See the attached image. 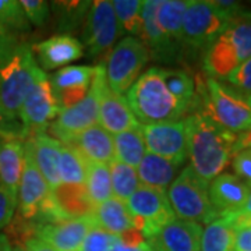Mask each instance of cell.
I'll list each match as a JSON object with an SVG mask.
<instances>
[{"label": "cell", "mask_w": 251, "mask_h": 251, "mask_svg": "<svg viewBox=\"0 0 251 251\" xmlns=\"http://www.w3.org/2000/svg\"><path fill=\"white\" fill-rule=\"evenodd\" d=\"M190 166L201 179L211 183L234 156L236 137L214 119L193 112L184 119Z\"/></svg>", "instance_id": "1"}, {"label": "cell", "mask_w": 251, "mask_h": 251, "mask_svg": "<svg viewBox=\"0 0 251 251\" xmlns=\"http://www.w3.org/2000/svg\"><path fill=\"white\" fill-rule=\"evenodd\" d=\"M127 102L141 125L177 122L186 115L162 80L159 67L143 73L127 91Z\"/></svg>", "instance_id": "2"}, {"label": "cell", "mask_w": 251, "mask_h": 251, "mask_svg": "<svg viewBox=\"0 0 251 251\" xmlns=\"http://www.w3.org/2000/svg\"><path fill=\"white\" fill-rule=\"evenodd\" d=\"M251 57V13L240 11L204 52L202 67L209 78L225 80Z\"/></svg>", "instance_id": "3"}, {"label": "cell", "mask_w": 251, "mask_h": 251, "mask_svg": "<svg viewBox=\"0 0 251 251\" xmlns=\"http://www.w3.org/2000/svg\"><path fill=\"white\" fill-rule=\"evenodd\" d=\"M240 11L236 1L190 0L183 18V48L205 52Z\"/></svg>", "instance_id": "4"}, {"label": "cell", "mask_w": 251, "mask_h": 251, "mask_svg": "<svg viewBox=\"0 0 251 251\" xmlns=\"http://www.w3.org/2000/svg\"><path fill=\"white\" fill-rule=\"evenodd\" d=\"M45 74L36 62L32 48L20 44L11 59L0 67V109L18 120L28 92Z\"/></svg>", "instance_id": "5"}, {"label": "cell", "mask_w": 251, "mask_h": 251, "mask_svg": "<svg viewBox=\"0 0 251 251\" xmlns=\"http://www.w3.org/2000/svg\"><path fill=\"white\" fill-rule=\"evenodd\" d=\"M196 112L205 113L234 134L251 128V97L226 81L206 78L202 108Z\"/></svg>", "instance_id": "6"}, {"label": "cell", "mask_w": 251, "mask_h": 251, "mask_svg": "<svg viewBox=\"0 0 251 251\" xmlns=\"http://www.w3.org/2000/svg\"><path fill=\"white\" fill-rule=\"evenodd\" d=\"M168 198L177 219L209 225L221 218L209 200V183L188 165L173 180Z\"/></svg>", "instance_id": "7"}, {"label": "cell", "mask_w": 251, "mask_h": 251, "mask_svg": "<svg viewBox=\"0 0 251 251\" xmlns=\"http://www.w3.org/2000/svg\"><path fill=\"white\" fill-rule=\"evenodd\" d=\"M18 216L38 226L54 224L56 212L52 190L38 171L24 141V168L17 194Z\"/></svg>", "instance_id": "8"}, {"label": "cell", "mask_w": 251, "mask_h": 251, "mask_svg": "<svg viewBox=\"0 0 251 251\" xmlns=\"http://www.w3.org/2000/svg\"><path fill=\"white\" fill-rule=\"evenodd\" d=\"M108 88L106 72L103 64L95 66V75L91 82L90 91L85 98L72 108L64 109L50 125V133L60 143L69 141L72 137L80 134L99 122V108L103 92Z\"/></svg>", "instance_id": "9"}, {"label": "cell", "mask_w": 251, "mask_h": 251, "mask_svg": "<svg viewBox=\"0 0 251 251\" xmlns=\"http://www.w3.org/2000/svg\"><path fill=\"white\" fill-rule=\"evenodd\" d=\"M151 57L141 38L125 36L106 56V81L113 92L123 95L138 80L140 73Z\"/></svg>", "instance_id": "10"}, {"label": "cell", "mask_w": 251, "mask_h": 251, "mask_svg": "<svg viewBox=\"0 0 251 251\" xmlns=\"http://www.w3.org/2000/svg\"><path fill=\"white\" fill-rule=\"evenodd\" d=\"M123 29L119 24L112 1L97 0L91 7L84 21V46L91 59H100L108 56L112 48L116 45Z\"/></svg>", "instance_id": "11"}, {"label": "cell", "mask_w": 251, "mask_h": 251, "mask_svg": "<svg viewBox=\"0 0 251 251\" xmlns=\"http://www.w3.org/2000/svg\"><path fill=\"white\" fill-rule=\"evenodd\" d=\"M127 206L134 218V227L143 233L145 240L176 219L168 193L156 188L140 186L128 198Z\"/></svg>", "instance_id": "12"}, {"label": "cell", "mask_w": 251, "mask_h": 251, "mask_svg": "<svg viewBox=\"0 0 251 251\" xmlns=\"http://www.w3.org/2000/svg\"><path fill=\"white\" fill-rule=\"evenodd\" d=\"M59 113L60 108L54 98L50 80L48 74H45L42 78L36 81L21 106L18 119L24 127L27 140L35 135L45 134Z\"/></svg>", "instance_id": "13"}, {"label": "cell", "mask_w": 251, "mask_h": 251, "mask_svg": "<svg viewBox=\"0 0 251 251\" xmlns=\"http://www.w3.org/2000/svg\"><path fill=\"white\" fill-rule=\"evenodd\" d=\"M147 152L155 153L181 166L188 158L187 131L184 120L143 125Z\"/></svg>", "instance_id": "14"}, {"label": "cell", "mask_w": 251, "mask_h": 251, "mask_svg": "<svg viewBox=\"0 0 251 251\" xmlns=\"http://www.w3.org/2000/svg\"><path fill=\"white\" fill-rule=\"evenodd\" d=\"M159 0H145L143 6V29L141 39L148 48L151 57L161 63H175L179 59L183 48L172 41L161 28L156 20V9Z\"/></svg>", "instance_id": "15"}, {"label": "cell", "mask_w": 251, "mask_h": 251, "mask_svg": "<svg viewBox=\"0 0 251 251\" xmlns=\"http://www.w3.org/2000/svg\"><path fill=\"white\" fill-rule=\"evenodd\" d=\"M201 236V225L176 218L147 239V243L151 251H200Z\"/></svg>", "instance_id": "16"}, {"label": "cell", "mask_w": 251, "mask_h": 251, "mask_svg": "<svg viewBox=\"0 0 251 251\" xmlns=\"http://www.w3.org/2000/svg\"><path fill=\"white\" fill-rule=\"evenodd\" d=\"M97 226L95 216H85L60 224L38 226L36 236L49 243L57 251H78L92 227Z\"/></svg>", "instance_id": "17"}, {"label": "cell", "mask_w": 251, "mask_h": 251, "mask_svg": "<svg viewBox=\"0 0 251 251\" xmlns=\"http://www.w3.org/2000/svg\"><path fill=\"white\" fill-rule=\"evenodd\" d=\"M250 193L251 188L232 173H221L209 183V200L219 216L239 212Z\"/></svg>", "instance_id": "18"}, {"label": "cell", "mask_w": 251, "mask_h": 251, "mask_svg": "<svg viewBox=\"0 0 251 251\" xmlns=\"http://www.w3.org/2000/svg\"><path fill=\"white\" fill-rule=\"evenodd\" d=\"M36 62L44 70H53L57 67L75 62L84 54V45L69 34L54 35L42 42L31 46Z\"/></svg>", "instance_id": "19"}, {"label": "cell", "mask_w": 251, "mask_h": 251, "mask_svg": "<svg viewBox=\"0 0 251 251\" xmlns=\"http://www.w3.org/2000/svg\"><path fill=\"white\" fill-rule=\"evenodd\" d=\"M25 145L50 190L59 187L62 184L59 166L63 144L50 135L39 134L25 140Z\"/></svg>", "instance_id": "20"}, {"label": "cell", "mask_w": 251, "mask_h": 251, "mask_svg": "<svg viewBox=\"0 0 251 251\" xmlns=\"http://www.w3.org/2000/svg\"><path fill=\"white\" fill-rule=\"evenodd\" d=\"M63 144L75 148L90 162L110 165L112 162L116 161L113 135L99 125L92 126Z\"/></svg>", "instance_id": "21"}, {"label": "cell", "mask_w": 251, "mask_h": 251, "mask_svg": "<svg viewBox=\"0 0 251 251\" xmlns=\"http://www.w3.org/2000/svg\"><path fill=\"white\" fill-rule=\"evenodd\" d=\"M141 123L137 120L128 102L123 95L116 94L110 88H106L100 100L99 108V126L103 127L110 134H120L131 130Z\"/></svg>", "instance_id": "22"}, {"label": "cell", "mask_w": 251, "mask_h": 251, "mask_svg": "<svg viewBox=\"0 0 251 251\" xmlns=\"http://www.w3.org/2000/svg\"><path fill=\"white\" fill-rule=\"evenodd\" d=\"M56 214L59 224L95 214L97 205L92 202L85 186L78 184H60L52 190Z\"/></svg>", "instance_id": "23"}, {"label": "cell", "mask_w": 251, "mask_h": 251, "mask_svg": "<svg viewBox=\"0 0 251 251\" xmlns=\"http://www.w3.org/2000/svg\"><path fill=\"white\" fill-rule=\"evenodd\" d=\"M24 168V141H0V187L17 196Z\"/></svg>", "instance_id": "24"}, {"label": "cell", "mask_w": 251, "mask_h": 251, "mask_svg": "<svg viewBox=\"0 0 251 251\" xmlns=\"http://www.w3.org/2000/svg\"><path fill=\"white\" fill-rule=\"evenodd\" d=\"M180 168L181 166L176 165L175 162L165 159L155 153L147 152L137 168V175L141 186L166 191L171 187Z\"/></svg>", "instance_id": "25"}, {"label": "cell", "mask_w": 251, "mask_h": 251, "mask_svg": "<svg viewBox=\"0 0 251 251\" xmlns=\"http://www.w3.org/2000/svg\"><path fill=\"white\" fill-rule=\"evenodd\" d=\"M94 216L97 226L115 236L125 233L126 230L135 229L134 218L127 206V202L119 198L112 197L108 201L99 204Z\"/></svg>", "instance_id": "26"}, {"label": "cell", "mask_w": 251, "mask_h": 251, "mask_svg": "<svg viewBox=\"0 0 251 251\" xmlns=\"http://www.w3.org/2000/svg\"><path fill=\"white\" fill-rule=\"evenodd\" d=\"M237 227L229 216H221L202 229L200 251H234Z\"/></svg>", "instance_id": "27"}, {"label": "cell", "mask_w": 251, "mask_h": 251, "mask_svg": "<svg viewBox=\"0 0 251 251\" xmlns=\"http://www.w3.org/2000/svg\"><path fill=\"white\" fill-rule=\"evenodd\" d=\"M113 145L116 159L131 168H138L147 153V147L144 141L143 125L137 126L131 130L113 135Z\"/></svg>", "instance_id": "28"}, {"label": "cell", "mask_w": 251, "mask_h": 251, "mask_svg": "<svg viewBox=\"0 0 251 251\" xmlns=\"http://www.w3.org/2000/svg\"><path fill=\"white\" fill-rule=\"evenodd\" d=\"M190 0H159L156 20L166 35L176 44L183 46V18Z\"/></svg>", "instance_id": "29"}, {"label": "cell", "mask_w": 251, "mask_h": 251, "mask_svg": "<svg viewBox=\"0 0 251 251\" xmlns=\"http://www.w3.org/2000/svg\"><path fill=\"white\" fill-rule=\"evenodd\" d=\"M159 73L168 91L187 113L196 103V82L193 77L180 69H159Z\"/></svg>", "instance_id": "30"}, {"label": "cell", "mask_w": 251, "mask_h": 251, "mask_svg": "<svg viewBox=\"0 0 251 251\" xmlns=\"http://www.w3.org/2000/svg\"><path fill=\"white\" fill-rule=\"evenodd\" d=\"M85 188L88 191V196L92 200V202L97 206L113 197L110 166L105 163L87 162Z\"/></svg>", "instance_id": "31"}, {"label": "cell", "mask_w": 251, "mask_h": 251, "mask_svg": "<svg viewBox=\"0 0 251 251\" xmlns=\"http://www.w3.org/2000/svg\"><path fill=\"white\" fill-rule=\"evenodd\" d=\"M95 75V66H67L54 73L49 78L53 92L66 90H90Z\"/></svg>", "instance_id": "32"}, {"label": "cell", "mask_w": 251, "mask_h": 251, "mask_svg": "<svg viewBox=\"0 0 251 251\" xmlns=\"http://www.w3.org/2000/svg\"><path fill=\"white\" fill-rule=\"evenodd\" d=\"M87 162L88 161L75 148L63 144L62 153H60V166H59L62 184L85 186Z\"/></svg>", "instance_id": "33"}, {"label": "cell", "mask_w": 251, "mask_h": 251, "mask_svg": "<svg viewBox=\"0 0 251 251\" xmlns=\"http://www.w3.org/2000/svg\"><path fill=\"white\" fill-rule=\"evenodd\" d=\"M112 6L115 10L119 24L123 34L141 38L143 29V0H113Z\"/></svg>", "instance_id": "34"}, {"label": "cell", "mask_w": 251, "mask_h": 251, "mask_svg": "<svg viewBox=\"0 0 251 251\" xmlns=\"http://www.w3.org/2000/svg\"><path fill=\"white\" fill-rule=\"evenodd\" d=\"M109 166H110L113 197L127 202L128 198L135 193V190L141 186L137 171H135V168L125 165L117 159L112 162Z\"/></svg>", "instance_id": "35"}, {"label": "cell", "mask_w": 251, "mask_h": 251, "mask_svg": "<svg viewBox=\"0 0 251 251\" xmlns=\"http://www.w3.org/2000/svg\"><path fill=\"white\" fill-rule=\"evenodd\" d=\"M92 1H54L52 3L59 20V29L72 32L84 25Z\"/></svg>", "instance_id": "36"}, {"label": "cell", "mask_w": 251, "mask_h": 251, "mask_svg": "<svg viewBox=\"0 0 251 251\" xmlns=\"http://www.w3.org/2000/svg\"><path fill=\"white\" fill-rule=\"evenodd\" d=\"M0 24L13 32L29 31V21L17 0H0Z\"/></svg>", "instance_id": "37"}, {"label": "cell", "mask_w": 251, "mask_h": 251, "mask_svg": "<svg viewBox=\"0 0 251 251\" xmlns=\"http://www.w3.org/2000/svg\"><path fill=\"white\" fill-rule=\"evenodd\" d=\"M116 240L117 236L100 229L99 226H95L84 239L80 251H112Z\"/></svg>", "instance_id": "38"}, {"label": "cell", "mask_w": 251, "mask_h": 251, "mask_svg": "<svg viewBox=\"0 0 251 251\" xmlns=\"http://www.w3.org/2000/svg\"><path fill=\"white\" fill-rule=\"evenodd\" d=\"M24 10L28 21L36 27L45 24V21L50 14V4L45 0H23L20 1Z\"/></svg>", "instance_id": "39"}, {"label": "cell", "mask_w": 251, "mask_h": 251, "mask_svg": "<svg viewBox=\"0 0 251 251\" xmlns=\"http://www.w3.org/2000/svg\"><path fill=\"white\" fill-rule=\"evenodd\" d=\"M222 81H226L236 90L242 91L243 94H247L251 97V57L240 64L233 73H230Z\"/></svg>", "instance_id": "40"}, {"label": "cell", "mask_w": 251, "mask_h": 251, "mask_svg": "<svg viewBox=\"0 0 251 251\" xmlns=\"http://www.w3.org/2000/svg\"><path fill=\"white\" fill-rule=\"evenodd\" d=\"M0 138L3 140H27L24 127L17 119L9 117L0 109Z\"/></svg>", "instance_id": "41"}, {"label": "cell", "mask_w": 251, "mask_h": 251, "mask_svg": "<svg viewBox=\"0 0 251 251\" xmlns=\"http://www.w3.org/2000/svg\"><path fill=\"white\" fill-rule=\"evenodd\" d=\"M16 209L17 196L11 194L6 188L0 187V229H4L11 224Z\"/></svg>", "instance_id": "42"}, {"label": "cell", "mask_w": 251, "mask_h": 251, "mask_svg": "<svg viewBox=\"0 0 251 251\" xmlns=\"http://www.w3.org/2000/svg\"><path fill=\"white\" fill-rule=\"evenodd\" d=\"M20 46L16 32L10 31L0 24V67L9 62Z\"/></svg>", "instance_id": "43"}, {"label": "cell", "mask_w": 251, "mask_h": 251, "mask_svg": "<svg viewBox=\"0 0 251 251\" xmlns=\"http://www.w3.org/2000/svg\"><path fill=\"white\" fill-rule=\"evenodd\" d=\"M233 171L236 176L251 188V148L243 150L233 156Z\"/></svg>", "instance_id": "44"}, {"label": "cell", "mask_w": 251, "mask_h": 251, "mask_svg": "<svg viewBox=\"0 0 251 251\" xmlns=\"http://www.w3.org/2000/svg\"><path fill=\"white\" fill-rule=\"evenodd\" d=\"M225 216H229V218L233 221L234 226H236L237 229L251 225V193H250V197H249V200H247V202L244 204V206H243L239 212L229 214V215H225Z\"/></svg>", "instance_id": "45"}, {"label": "cell", "mask_w": 251, "mask_h": 251, "mask_svg": "<svg viewBox=\"0 0 251 251\" xmlns=\"http://www.w3.org/2000/svg\"><path fill=\"white\" fill-rule=\"evenodd\" d=\"M21 250L23 251H57V250H54L53 247H52L49 243H46L45 240H42V239H41V237H38V236H34V237L28 239L27 242L24 243V246L21 247Z\"/></svg>", "instance_id": "46"}, {"label": "cell", "mask_w": 251, "mask_h": 251, "mask_svg": "<svg viewBox=\"0 0 251 251\" xmlns=\"http://www.w3.org/2000/svg\"><path fill=\"white\" fill-rule=\"evenodd\" d=\"M112 251H151V249H150L147 240L141 244H125L117 239L116 243L112 247Z\"/></svg>", "instance_id": "47"}, {"label": "cell", "mask_w": 251, "mask_h": 251, "mask_svg": "<svg viewBox=\"0 0 251 251\" xmlns=\"http://www.w3.org/2000/svg\"><path fill=\"white\" fill-rule=\"evenodd\" d=\"M247 148H251V128L237 134L236 143H234V155Z\"/></svg>", "instance_id": "48"}, {"label": "cell", "mask_w": 251, "mask_h": 251, "mask_svg": "<svg viewBox=\"0 0 251 251\" xmlns=\"http://www.w3.org/2000/svg\"><path fill=\"white\" fill-rule=\"evenodd\" d=\"M0 251H14L13 246H11V243H10V240L7 239V236L4 237V242H3V246H1V250Z\"/></svg>", "instance_id": "49"}, {"label": "cell", "mask_w": 251, "mask_h": 251, "mask_svg": "<svg viewBox=\"0 0 251 251\" xmlns=\"http://www.w3.org/2000/svg\"><path fill=\"white\" fill-rule=\"evenodd\" d=\"M4 234H0V250H1V246H3V242H4Z\"/></svg>", "instance_id": "50"}, {"label": "cell", "mask_w": 251, "mask_h": 251, "mask_svg": "<svg viewBox=\"0 0 251 251\" xmlns=\"http://www.w3.org/2000/svg\"><path fill=\"white\" fill-rule=\"evenodd\" d=\"M13 249H14V251H23L20 247H13Z\"/></svg>", "instance_id": "51"}, {"label": "cell", "mask_w": 251, "mask_h": 251, "mask_svg": "<svg viewBox=\"0 0 251 251\" xmlns=\"http://www.w3.org/2000/svg\"><path fill=\"white\" fill-rule=\"evenodd\" d=\"M1 140H3V138H0V141H1Z\"/></svg>", "instance_id": "52"}]
</instances>
